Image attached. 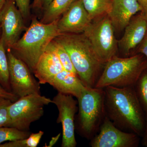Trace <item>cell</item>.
I'll use <instances>...</instances> for the list:
<instances>
[{"instance_id": "cell-1", "label": "cell", "mask_w": 147, "mask_h": 147, "mask_svg": "<svg viewBox=\"0 0 147 147\" xmlns=\"http://www.w3.org/2000/svg\"><path fill=\"white\" fill-rule=\"evenodd\" d=\"M106 116L118 128L143 136L146 115L134 86L104 88Z\"/></svg>"}, {"instance_id": "cell-2", "label": "cell", "mask_w": 147, "mask_h": 147, "mask_svg": "<svg viewBox=\"0 0 147 147\" xmlns=\"http://www.w3.org/2000/svg\"><path fill=\"white\" fill-rule=\"evenodd\" d=\"M67 52L79 79L86 87L94 88L104 64L98 59L89 40L82 34H61L54 39Z\"/></svg>"}, {"instance_id": "cell-3", "label": "cell", "mask_w": 147, "mask_h": 147, "mask_svg": "<svg viewBox=\"0 0 147 147\" xmlns=\"http://www.w3.org/2000/svg\"><path fill=\"white\" fill-rule=\"evenodd\" d=\"M58 20L45 24L34 18L23 37L10 48L12 53L25 62L33 73L47 46L61 34L58 28Z\"/></svg>"}, {"instance_id": "cell-4", "label": "cell", "mask_w": 147, "mask_h": 147, "mask_svg": "<svg viewBox=\"0 0 147 147\" xmlns=\"http://www.w3.org/2000/svg\"><path fill=\"white\" fill-rule=\"evenodd\" d=\"M147 68L144 55L137 54L128 57L115 56L105 63L94 88L134 86L142 72Z\"/></svg>"}, {"instance_id": "cell-5", "label": "cell", "mask_w": 147, "mask_h": 147, "mask_svg": "<svg viewBox=\"0 0 147 147\" xmlns=\"http://www.w3.org/2000/svg\"><path fill=\"white\" fill-rule=\"evenodd\" d=\"M79 129L84 137H92L106 116L104 89L86 87L77 98Z\"/></svg>"}, {"instance_id": "cell-6", "label": "cell", "mask_w": 147, "mask_h": 147, "mask_svg": "<svg viewBox=\"0 0 147 147\" xmlns=\"http://www.w3.org/2000/svg\"><path fill=\"white\" fill-rule=\"evenodd\" d=\"M83 33L87 37L99 60L105 64L117 56L118 41L108 15L92 21Z\"/></svg>"}, {"instance_id": "cell-7", "label": "cell", "mask_w": 147, "mask_h": 147, "mask_svg": "<svg viewBox=\"0 0 147 147\" xmlns=\"http://www.w3.org/2000/svg\"><path fill=\"white\" fill-rule=\"evenodd\" d=\"M51 103H53L52 99L41 94H33L20 98L9 107V127L29 131L31 124L43 116L44 106Z\"/></svg>"}, {"instance_id": "cell-8", "label": "cell", "mask_w": 147, "mask_h": 147, "mask_svg": "<svg viewBox=\"0 0 147 147\" xmlns=\"http://www.w3.org/2000/svg\"><path fill=\"white\" fill-rule=\"evenodd\" d=\"M11 92L18 98L33 94H40L37 81L25 62L16 57L10 49H7Z\"/></svg>"}, {"instance_id": "cell-9", "label": "cell", "mask_w": 147, "mask_h": 147, "mask_svg": "<svg viewBox=\"0 0 147 147\" xmlns=\"http://www.w3.org/2000/svg\"><path fill=\"white\" fill-rule=\"evenodd\" d=\"M52 100L59 111L57 123L61 124L62 126L61 147H76L74 118L78 109V101L71 95L59 92Z\"/></svg>"}, {"instance_id": "cell-10", "label": "cell", "mask_w": 147, "mask_h": 147, "mask_svg": "<svg viewBox=\"0 0 147 147\" xmlns=\"http://www.w3.org/2000/svg\"><path fill=\"white\" fill-rule=\"evenodd\" d=\"M99 134L91 142L92 147H137L140 136L135 133L127 132L116 127L105 116L99 127Z\"/></svg>"}, {"instance_id": "cell-11", "label": "cell", "mask_w": 147, "mask_h": 147, "mask_svg": "<svg viewBox=\"0 0 147 147\" xmlns=\"http://www.w3.org/2000/svg\"><path fill=\"white\" fill-rule=\"evenodd\" d=\"M16 4L15 0H6L0 12L1 38L6 49L18 41L24 28L23 16Z\"/></svg>"}, {"instance_id": "cell-12", "label": "cell", "mask_w": 147, "mask_h": 147, "mask_svg": "<svg viewBox=\"0 0 147 147\" xmlns=\"http://www.w3.org/2000/svg\"><path fill=\"white\" fill-rule=\"evenodd\" d=\"M91 21L81 1L77 0L59 18L58 30L61 34L81 33Z\"/></svg>"}, {"instance_id": "cell-13", "label": "cell", "mask_w": 147, "mask_h": 147, "mask_svg": "<svg viewBox=\"0 0 147 147\" xmlns=\"http://www.w3.org/2000/svg\"><path fill=\"white\" fill-rule=\"evenodd\" d=\"M124 30L118 45L124 54L127 55L137 50L147 35V22L142 11L132 17Z\"/></svg>"}, {"instance_id": "cell-14", "label": "cell", "mask_w": 147, "mask_h": 147, "mask_svg": "<svg viewBox=\"0 0 147 147\" xmlns=\"http://www.w3.org/2000/svg\"><path fill=\"white\" fill-rule=\"evenodd\" d=\"M143 10L137 0H113L112 7L107 15L114 29L121 31L133 16Z\"/></svg>"}, {"instance_id": "cell-15", "label": "cell", "mask_w": 147, "mask_h": 147, "mask_svg": "<svg viewBox=\"0 0 147 147\" xmlns=\"http://www.w3.org/2000/svg\"><path fill=\"white\" fill-rule=\"evenodd\" d=\"M64 69L57 53L50 44L38 62L33 73L40 84H50Z\"/></svg>"}, {"instance_id": "cell-16", "label": "cell", "mask_w": 147, "mask_h": 147, "mask_svg": "<svg viewBox=\"0 0 147 147\" xmlns=\"http://www.w3.org/2000/svg\"><path fill=\"white\" fill-rule=\"evenodd\" d=\"M58 92L79 97L86 86L76 74L63 69L56 75L50 84Z\"/></svg>"}, {"instance_id": "cell-17", "label": "cell", "mask_w": 147, "mask_h": 147, "mask_svg": "<svg viewBox=\"0 0 147 147\" xmlns=\"http://www.w3.org/2000/svg\"><path fill=\"white\" fill-rule=\"evenodd\" d=\"M76 1L53 0L45 8V12L40 21L43 24H48L56 21Z\"/></svg>"}, {"instance_id": "cell-18", "label": "cell", "mask_w": 147, "mask_h": 147, "mask_svg": "<svg viewBox=\"0 0 147 147\" xmlns=\"http://www.w3.org/2000/svg\"><path fill=\"white\" fill-rule=\"evenodd\" d=\"M91 21L109 13L113 0H80Z\"/></svg>"}, {"instance_id": "cell-19", "label": "cell", "mask_w": 147, "mask_h": 147, "mask_svg": "<svg viewBox=\"0 0 147 147\" xmlns=\"http://www.w3.org/2000/svg\"><path fill=\"white\" fill-rule=\"evenodd\" d=\"M6 49L0 37V84L6 90L11 92L9 82L8 59Z\"/></svg>"}, {"instance_id": "cell-20", "label": "cell", "mask_w": 147, "mask_h": 147, "mask_svg": "<svg viewBox=\"0 0 147 147\" xmlns=\"http://www.w3.org/2000/svg\"><path fill=\"white\" fill-rule=\"evenodd\" d=\"M31 134L29 131H24L12 127H0V144L7 141L11 142L26 139Z\"/></svg>"}, {"instance_id": "cell-21", "label": "cell", "mask_w": 147, "mask_h": 147, "mask_svg": "<svg viewBox=\"0 0 147 147\" xmlns=\"http://www.w3.org/2000/svg\"><path fill=\"white\" fill-rule=\"evenodd\" d=\"M134 87L142 108L147 115V68L142 72Z\"/></svg>"}, {"instance_id": "cell-22", "label": "cell", "mask_w": 147, "mask_h": 147, "mask_svg": "<svg viewBox=\"0 0 147 147\" xmlns=\"http://www.w3.org/2000/svg\"><path fill=\"white\" fill-rule=\"evenodd\" d=\"M50 44L57 53L64 69L69 72L77 74L70 57L63 46L55 39L50 42Z\"/></svg>"}, {"instance_id": "cell-23", "label": "cell", "mask_w": 147, "mask_h": 147, "mask_svg": "<svg viewBox=\"0 0 147 147\" xmlns=\"http://www.w3.org/2000/svg\"><path fill=\"white\" fill-rule=\"evenodd\" d=\"M12 101L7 99H0V127H9L10 119L8 108Z\"/></svg>"}, {"instance_id": "cell-24", "label": "cell", "mask_w": 147, "mask_h": 147, "mask_svg": "<svg viewBox=\"0 0 147 147\" xmlns=\"http://www.w3.org/2000/svg\"><path fill=\"white\" fill-rule=\"evenodd\" d=\"M0 147H34L30 136L26 139L9 142L1 144Z\"/></svg>"}, {"instance_id": "cell-25", "label": "cell", "mask_w": 147, "mask_h": 147, "mask_svg": "<svg viewBox=\"0 0 147 147\" xmlns=\"http://www.w3.org/2000/svg\"><path fill=\"white\" fill-rule=\"evenodd\" d=\"M15 1L23 18L28 17L30 15V0H15Z\"/></svg>"}, {"instance_id": "cell-26", "label": "cell", "mask_w": 147, "mask_h": 147, "mask_svg": "<svg viewBox=\"0 0 147 147\" xmlns=\"http://www.w3.org/2000/svg\"><path fill=\"white\" fill-rule=\"evenodd\" d=\"M2 98L9 99L13 102L19 98L13 93L6 90L0 84V99Z\"/></svg>"}, {"instance_id": "cell-27", "label": "cell", "mask_w": 147, "mask_h": 147, "mask_svg": "<svg viewBox=\"0 0 147 147\" xmlns=\"http://www.w3.org/2000/svg\"><path fill=\"white\" fill-rule=\"evenodd\" d=\"M139 53L144 55L147 59V34L137 48L135 54Z\"/></svg>"}, {"instance_id": "cell-28", "label": "cell", "mask_w": 147, "mask_h": 147, "mask_svg": "<svg viewBox=\"0 0 147 147\" xmlns=\"http://www.w3.org/2000/svg\"><path fill=\"white\" fill-rule=\"evenodd\" d=\"M142 137H143L142 144L143 146L147 147V115H146V126H145V130Z\"/></svg>"}, {"instance_id": "cell-29", "label": "cell", "mask_w": 147, "mask_h": 147, "mask_svg": "<svg viewBox=\"0 0 147 147\" xmlns=\"http://www.w3.org/2000/svg\"><path fill=\"white\" fill-rule=\"evenodd\" d=\"M60 135L61 134L60 133V134H58L57 136H56V137H53L51 141H50V144L47 147H52L54 146L57 142L58 140H59V138L60 137Z\"/></svg>"}, {"instance_id": "cell-30", "label": "cell", "mask_w": 147, "mask_h": 147, "mask_svg": "<svg viewBox=\"0 0 147 147\" xmlns=\"http://www.w3.org/2000/svg\"><path fill=\"white\" fill-rule=\"evenodd\" d=\"M53 0H41V3H42L45 9L48 6Z\"/></svg>"}, {"instance_id": "cell-31", "label": "cell", "mask_w": 147, "mask_h": 147, "mask_svg": "<svg viewBox=\"0 0 147 147\" xmlns=\"http://www.w3.org/2000/svg\"><path fill=\"white\" fill-rule=\"evenodd\" d=\"M142 6L143 9L147 6V0H137Z\"/></svg>"}, {"instance_id": "cell-32", "label": "cell", "mask_w": 147, "mask_h": 147, "mask_svg": "<svg viewBox=\"0 0 147 147\" xmlns=\"http://www.w3.org/2000/svg\"><path fill=\"white\" fill-rule=\"evenodd\" d=\"M41 4V0H34V5L35 7H39Z\"/></svg>"}, {"instance_id": "cell-33", "label": "cell", "mask_w": 147, "mask_h": 147, "mask_svg": "<svg viewBox=\"0 0 147 147\" xmlns=\"http://www.w3.org/2000/svg\"><path fill=\"white\" fill-rule=\"evenodd\" d=\"M142 11L147 22V6L143 9V10Z\"/></svg>"}, {"instance_id": "cell-34", "label": "cell", "mask_w": 147, "mask_h": 147, "mask_svg": "<svg viewBox=\"0 0 147 147\" xmlns=\"http://www.w3.org/2000/svg\"><path fill=\"white\" fill-rule=\"evenodd\" d=\"M6 0H0V12L2 9L4 5Z\"/></svg>"}, {"instance_id": "cell-35", "label": "cell", "mask_w": 147, "mask_h": 147, "mask_svg": "<svg viewBox=\"0 0 147 147\" xmlns=\"http://www.w3.org/2000/svg\"><path fill=\"white\" fill-rule=\"evenodd\" d=\"M0 29H1V26H0Z\"/></svg>"}]
</instances>
